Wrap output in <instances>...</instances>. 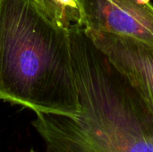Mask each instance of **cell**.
<instances>
[{
  "label": "cell",
  "instance_id": "4",
  "mask_svg": "<svg viewBox=\"0 0 153 152\" xmlns=\"http://www.w3.org/2000/svg\"><path fill=\"white\" fill-rule=\"evenodd\" d=\"M86 32L137 90L153 118V46L112 33Z\"/></svg>",
  "mask_w": 153,
  "mask_h": 152
},
{
  "label": "cell",
  "instance_id": "3",
  "mask_svg": "<svg viewBox=\"0 0 153 152\" xmlns=\"http://www.w3.org/2000/svg\"><path fill=\"white\" fill-rule=\"evenodd\" d=\"M86 30L133 38L153 46V4L149 0H78Z\"/></svg>",
  "mask_w": 153,
  "mask_h": 152
},
{
  "label": "cell",
  "instance_id": "2",
  "mask_svg": "<svg viewBox=\"0 0 153 152\" xmlns=\"http://www.w3.org/2000/svg\"><path fill=\"white\" fill-rule=\"evenodd\" d=\"M0 99L35 113L79 109L68 29L33 0H0Z\"/></svg>",
  "mask_w": 153,
  "mask_h": 152
},
{
  "label": "cell",
  "instance_id": "6",
  "mask_svg": "<svg viewBox=\"0 0 153 152\" xmlns=\"http://www.w3.org/2000/svg\"><path fill=\"white\" fill-rule=\"evenodd\" d=\"M29 152H35L34 151H29Z\"/></svg>",
  "mask_w": 153,
  "mask_h": 152
},
{
  "label": "cell",
  "instance_id": "5",
  "mask_svg": "<svg viewBox=\"0 0 153 152\" xmlns=\"http://www.w3.org/2000/svg\"><path fill=\"white\" fill-rule=\"evenodd\" d=\"M44 13L55 22L66 29L69 28V24L65 19L62 10L58 7L55 0H33Z\"/></svg>",
  "mask_w": 153,
  "mask_h": 152
},
{
  "label": "cell",
  "instance_id": "1",
  "mask_svg": "<svg viewBox=\"0 0 153 152\" xmlns=\"http://www.w3.org/2000/svg\"><path fill=\"white\" fill-rule=\"evenodd\" d=\"M69 39L79 109L36 113L47 152H153V118L137 90L84 30Z\"/></svg>",
  "mask_w": 153,
  "mask_h": 152
}]
</instances>
